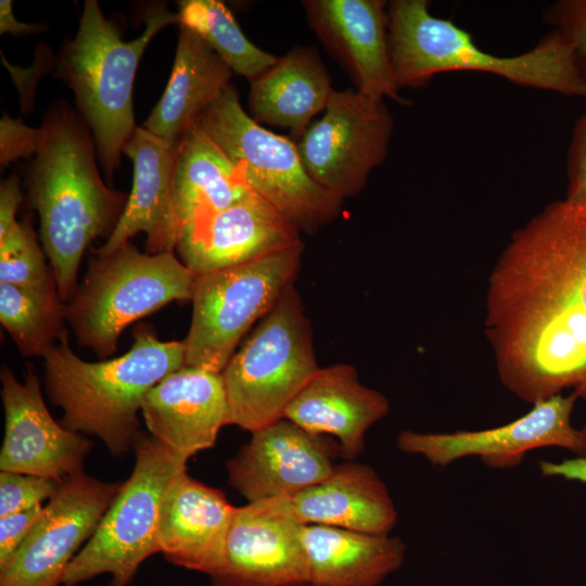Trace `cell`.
Listing matches in <instances>:
<instances>
[{
  "mask_svg": "<svg viewBox=\"0 0 586 586\" xmlns=\"http://www.w3.org/2000/svg\"><path fill=\"white\" fill-rule=\"evenodd\" d=\"M485 332L519 398L585 397L586 205L551 202L513 232L488 279Z\"/></svg>",
  "mask_w": 586,
  "mask_h": 586,
  "instance_id": "6da1fadb",
  "label": "cell"
},
{
  "mask_svg": "<svg viewBox=\"0 0 586 586\" xmlns=\"http://www.w3.org/2000/svg\"><path fill=\"white\" fill-rule=\"evenodd\" d=\"M39 127V149L26 175L27 199L39 215L42 247L66 303L78 286L86 250L97 238H109L127 196L101 178L92 135L76 110L58 102Z\"/></svg>",
  "mask_w": 586,
  "mask_h": 586,
  "instance_id": "7a4b0ae2",
  "label": "cell"
},
{
  "mask_svg": "<svg viewBox=\"0 0 586 586\" xmlns=\"http://www.w3.org/2000/svg\"><path fill=\"white\" fill-rule=\"evenodd\" d=\"M42 358L46 392L63 410L61 424L100 438L113 456L123 457L140 432L144 396L184 367V347L182 342L161 341L150 324H139L130 349L118 357L84 360L65 336Z\"/></svg>",
  "mask_w": 586,
  "mask_h": 586,
  "instance_id": "3957f363",
  "label": "cell"
},
{
  "mask_svg": "<svg viewBox=\"0 0 586 586\" xmlns=\"http://www.w3.org/2000/svg\"><path fill=\"white\" fill-rule=\"evenodd\" d=\"M387 8L390 55L399 89L422 87L440 73L473 71L523 87L586 97L574 49L555 30L524 53L500 56L479 47L451 21L432 15L426 0H393Z\"/></svg>",
  "mask_w": 586,
  "mask_h": 586,
  "instance_id": "277c9868",
  "label": "cell"
},
{
  "mask_svg": "<svg viewBox=\"0 0 586 586\" xmlns=\"http://www.w3.org/2000/svg\"><path fill=\"white\" fill-rule=\"evenodd\" d=\"M141 35L125 41L95 0H86L78 30L56 56V77L74 93L77 112L90 130L104 175L111 179L137 126L132 92L138 64L154 36L179 24L177 13L154 4Z\"/></svg>",
  "mask_w": 586,
  "mask_h": 586,
  "instance_id": "5b68a950",
  "label": "cell"
},
{
  "mask_svg": "<svg viewBox=\"0 0 586 586\" xmlns=\"http://www.w3.org/2000/svg\"><path fill=\"white\" fill-rule=\"evenodd\" d=\"M196 275L174 252L141 253L127 242L89 263L84 282L65 303L66 323L80 346L101 360L123 331L174 301H191Z\"/></svg>",
  "mask_w": 586,
  "mask_h": 586,
  "instance_id": "8992f818",
  "label": "cell"
},
{
  "mask_svg": "<svg viewBox=\"0 0 586 586\" xmlns=\"http://www.w3.org/2000/svg\"><path fill=\"white\" fill-rule=\"evenodd\" d=\"M194 124L237 167L249 189L301 232L316 233L339 216L343 199L308 175L296 143L262 127L243 110L232 84Z\"/></svg>",
  "mask_w": 586,
  "mask_h": 586,
  "instance_id": "52a82bcc",
  "label": "cell"
},
{
  "mask_svg": "<svg viewBox=\"0 0 586 586\" xmlns=\"http://www.w3.org/2000/svg\"><path fill=\"white\" fill-rule=\"evenodd\" d=\"M319 369L310 321L292 284L221 371L229 424L252 433L283 419Z\"/></svg>",
  "mask_w": 586,
  "mask_h": 586,
  "instance_id": "ba28073f",
  "label": "cell"
},
{
  "mask_svg": "<svg viewBox=\"0 0 586 586\" xmlns=\"http://www.w3.org/2000/svg\"><path fill=\"white\" fill-rule=\"evenodd\" d=\"M129 477L101 519L94 534L75 556L62 586H77L102 574L110 586H128L143 561L160 552L157 526L164 494L187 460L152 435L139 432L132 444Z\"/></svg>",
  "mask_w": 586,
  "mask_h": 586,
  "instance_id": "9c48e42d",
  "label": "cell"
},
{
  "mask_svg": "<svg viewBox=\"0 0 586 586\" xmlns=\"http://www.w3.org/2000/svg\"><path fill=\"white\" fill-rule=\"evenodd\" d=\"M304 243L258 259L196 275L184 366L221 372L242 337L294 284Z\"/></svg>",
  "mask_w": 586,
  "mask_h": 586,
  "instance_id": "30bf717a",
  "label": "cell"
},
{
  "mask_svg": "<svg viewBox=\"0 0 586 586\" xmlns=\"http://www.w3.org/2000/svg\"><path fill=\"white\" fill-rule=\"evenodd\" d=\"M393 117L383 100L334 90L320 119L297 143L308 175L341 199L359 194L387 155Z\"/></svg>",
  "mask_w": 586,
  "mask_h": 586,
  "instance_id": "8fae6325",
  "label": "cell"
},
{
  "mask_svg": "<svg viewBox=\"0 0 586 586\" xmlns=\"http://www.w3.org/2000/svg\"><path fill=\"white\" fill-rule=\"evenodd\" d=\"M122 484L85 472L62 480L28 537L0 568V586L62 585L66 569L94 534Z\"/></svg>",
  "mask_w": 586,
  "mask_h": 586,
  "instance_id": "7c38bea8",
  "label": "cell"
},
{
  "mask_svg": "<svg viewBox=\"0 0 586 586\" xmlns=\"http://www.w3.org/2000/svg\"><path fill=\"white\" fill-rule=\"evenodd\" d=\"M577 395H556L538 402L522 417L500 426L450 433H421L410 430L398 434L400 451L420 455L433 466L446 468L464 457H479L494 469L514 468L525 454L542 447H560L577 454L579 429L571 418Z\"/></svg>",
  "mask_w": 586,
  "mask_h": 586,
  "instance_id": "4fadbf2b",
  "label": "cell"
},
{
  "mask_svg": "<svg viewBox=\"0 0 586 586\" xmlns=\"http://www.w3.org/2000/svg\"><path fill=\"white\" fill-rule=\"evenodd\" d=\"M304 523L292 498L277 497L235 509L222 566L213 586H309Z\"/></svg>",
  "mask_w": 586,
  "mask_h": 586,
  "instance_id": "5bb4252c",
  "label": "cell"
},
{
  "mask_svg": "<svg viewBox=\"0 0 586 586\" xmlns=\"http://www.w3.org/2000/svg\"><path fill=\"white\" fill-rule=\"evenodd\" d=\"M4 437L0 470L62 481L84 473L92 443L65 429L49 412L41 382L28 368L21 383L7 366L0 371Z\"/></svg>",
  "mask_w": 586,
  "mask_h": 586,
  "instance_id": "9a60e30c",
  "label": "cell"
},
{
  "mask_svg": "<svg viewBox=\"0 0 586 586\" xmlns=\"http://www.w3.org/2000/svg\"><path fill=\"white\" fill-rule=\"evenodd\" d=\"M340 446L283 418L252 432L228 460L229 484L247 504L277 497L293 498L330 475Z\"/></svg>",
  "mask_w": 586,
  "mask_h": 586,
  "instance_id": "2e32d148",
  "label": "cell"
},
{
  "mask_svg": "<svg viewBox=\"0 0 586 586\" xmlns=\"http://www.w3.org/2000/svg\"><path fill=\"white\" fill-rule=\"evenodd\" d=\"M313 31L349 75L356 90L400 104L388 44L387 7L383 0H305Z\"/></svg>",
  "mask_w": 586,
  "mask_h": 586,
  "instance_id": "e0dca14e",
  "label": "cell"
},
{
  "mask_svg": "<svg viewBox=\"0 0 586 586\" xmlns=\"http://www.w3.org/2000/svg\"><path fill=\"white\" fill-rule=\"evenodd\" d=\"M301 231L253 191L211 217L182 228L176 251L201 275L277 253L301 243Z\"/></svg>",
  "mask_w": 586,
  "mask_h": 586,
  "instance_id": "ac0fdd59",
  "label": "cell"
},
{
  "mask_svg": "<svg viewBox=\"0 0 586 586\" xmlns=\"http://www.w3.org/2000/svg\"><path fill=\"white\" fill-rule=\"evenodd\" d=\"M141 415L149 434L188 461L229 424L221 372L187 366L171 372L146 393Z\"/></svg>",
  "mask_w": 586,
  "mask_h": 586,
  "instance_id": "d6986e66",
  "label": "cell"
},
{
  "mask_svg": "<svg viewBox=\"0 0 586 586\" xmlns=\"http://www.w3.org/2000/svg\"><path fill=\"white\" fill-rule=\"evenodd\" d=\"M178 142L136 128L123 149L133 167L131 191L114 230L95 253H111L139 232L146 234V253L175 251L179 235L174 205Z\"/></svg>",
  "mask_w": 586,
  "mask_h": 586,
  "instance_id": "ffe728a7",
  "label": "cell"
},
{
  "mask_svg": "<svg viewBox=\"0 0 586 586\" xmlns=\"http://www.w3.org/2000/svg\"><path fill=\"white\" fill-rule=\"evenodd\" d=\"M222 491L191 477L187 471L169 483L163 497L157 542L173 564L205 573L220 570L235 513Z\"/></svg>",
  "mask_w": 586,
  "mask_h": 586,
  "instance_id": "44dd1931",
  "label": "cell"
},
{
  "mask_svg": "<svg viewBox=\"0 0 586 586\" xmlns=\"http://www.w3.org/2000/svg\"><path fill=\"white\" fill-rule=\"evenodd\" d=\"M388 399L358 380L354 366L320 368L288 406L284 418L314 434L336 436L345 459L365 447L367 430L384 418Z\"/></svg>",
  "mask_w": 586,
  "mask_h": 586,
  "instance_id": "7402d4cb",
  "label": "cell"
},
{
  "mask_svg": "<svg viewBox=\"0 0 586 586\" xmlns=\"http://www.w3.org/2000/svg\"><path fill=\"white\" fill-rule=\"evenodd\" d=\"M295 514L304 524L388 535L397 511L377 472L369 466L348 462L334 466L328 477L292 498Z\"/></svg>",
  "mask_w": 586,
  "mask_h": 586,
  "instance_id": "603a6c76",
  "label": "cell"
},
{
  "mask_svg": "<svg viewBox=\"0 0 586 586\" xmlns=\"http://www.w3.org/2000/svg\"><path fill=\"white\" fill-rule=\"evenodd\" d=\"M334 89L318 53L291 49L250 80L249 109L258 124L290 129L302 137L315 115L324 111Z\"/></svg>",
  "mask_w": 586,
  "mask_h": 586,
  "instance_id": "cb8c5ba5",
  "label": "cell"
},
{
  "mask_svg": "<svg viewBox=\"0 0 586 586\" xmlns=\"http://www.w3.org/2000/svg\"><path fill=\"white\" fill-rule=\"evenodd\" d=\"M232 71L193 30L179 25L167 86L142 127L177 143L231 84Z\"/></svg>",
  "mask_w": 586,
  "mask_h": 586,
  "instance_id": "d4e9b609",
  "label": "cell"
},
{
  "mask_svg": "<svg viewBox=\"0 0 586 586\" xmlns=\"http://www.w3.org/2000/svg\"><path fill=\"white\" fill-rule=\"evenodd\" d=\"M309 586H378L403 563L405 543L388 535L305 524Z\"/></svg>",
  "mask_w": 586,
  "mask_h": 586,
  "instance_id": "484cf974",
  "label": "cell"
},
{
  "mask_svg": "<svg viewBox=\"0 0 586 586\" xmlns=\"http://www.w3.org/2000/svg\"><path fill=\"white\" fill-rule=\"evenodd\" d=\"M251 192L237 167L194 124L178 142L174 170L179 231L230 207Z\"/></svg>",
  "mask_w": 586,
  "mask_h": 586,
  "instance_id": "4316f807",
  "label": "cell"
},
{
  "mask_svg": "<svg viewBox=\"0 0 586 586\" xmlns=\"http://www.w3.org/2000/svg\"><path fill=\"white\" fill-rule=\"evenodd\" d=\"M0 321L26 357H43L68 336L55 282L38 288L0 283Z\"/></svg>",
  "mask_w": 586,
  "mask_h": 586,
  "instance_id": "83f0119b",
  "label": "cell"
},
{
  "mask_svg": "<svg viewBox=\"0 0 586 586\" xmlns=\"http://www.w3.org/2000/svg\"><path fill=\"white\" fill-rule=\"evenodd\" d=\"M179 24L198 34L229 66L249 81L270 67L278 59L243 34L224 2L182 0L178 2Z\"/></svg>",
  "mask_w": 586,
  "mask_h": 586,
  "instance_id": "f1b7e54d",
  "label": "cell"
},
{
  "mask_svg": "<svg viewBox=\"0 0 586 586\" xmlns=\"http://www.w3.org/2000/svg\"><path fill=\"white\" fill-rule=\"evenodd\" d=\"M28 220L17 221L0 237V283L38 288L55 282Z\"/></svg>",
  "mask_w": 586,
  "mask_h": 586,
  "instance_id": "f546056e",
  "label": "cell"
},
{
  "mask_svg": "<svg viewBox=\"0 0 586 586\" xmlns=\"http://www.w3.org/2000/svg\"><path fill=\"white\" fill-rule=\"evenodd\" d=\"M60 482L43 476L1 471L0 518L42 505L53 496Z\"/></svg>",
  "mask_w": 586,
  "mask_h": 586,
  "instance_id": "4dcf8cb0",
  "label": "cell"
},
{
  "mask_svg": "<svg viewBox=\"0 0 586 586\" xmlns=\"http://www.w3.org/2000/svg\"><path fill=\"white\" fill-rule=\"evenodd\" d=\"M546 22L574 49L586 81V0H558L545 12Z\"/></svg>",
  "mask_w": 586,
  "mask_h": 586,
  "instance_id": "1f68e13d",
  "label": "cell"
},
{
  "mask_svg": "<svg viewBox=\"0 0 586 586\" xmlns=\"http://www.w3.org/2000/svg\"><path fill=\"white\" fill-rule=\"evenodd\" d=\"M40 137V127H29L21 118L14 119L4 113L0 119L1 168L20 158L34 157Z\"/></svg>",
  "mask_w": 586,
  "mask_h": 586,
  "instance_id": "d6a6232c",
  "label": "cell"
},
{
  "mask_svg": "<svg viewBox=\"0 0 586 586\" xmlns=\"http://www.w3.org/2000/svg\"><path fill=\"white\" fill-rule=\"evenodd\" d=\"M568 202L586 205V111L576 120L566 163Z\"/></svg>",
  "mask_w": 586,
  "mask_h": 586,
  "instance_id": "836d02e7",
  "label": "cell"
},
{
  "mask_svg": "<svg viewBox=\"0 0 586 586\" xmlns=\"http://www.w3.org/2000/svg\"><path fill=\"white\" fill-rule=\"evenodd\" d=\"M43 506L0 518V568L4 566L28 537L43 512Z\"/></svg>",
  "mask_w": 586,
  "mask_h": 586,
  "instance_id": "e575fe53",
  "label": "cell"
},
{
  "mask_svg": "<svg viewBox=\"0 0 586 586\" xmlns=\"http://www.w3.org/2000/svg\"><path fill=\"white\" fill-rule=\"evenodd\" d=\"M39 55H37L34 65L30 68L22 69L16 67L18 72L14 71L1 52V60L3 65L11 73L12 79L18 89L21 95V106L23 112H28L33 107L34 94L37 86V81L47 71H50L53 64H56V58H53L51 50L47 47H40L38 49Z\"/></svg>",
  "mask_w": 586,
  "mask_h": 586,
  "instance_id": "d590c367",
  "label": "cell"
},
{
  "mask_svg": "<svg viewBox=\"0 0 586 586\" xmlns=\"http://www.w3.org/2000/svg\"><path fill=\"white\" fill-rule=\"evenodd\" d=\"M23 200L21 182L16 175H11L0 184V237L4 235L16 222L15 214Z\"/></svg>",
  "mask_w": 586,
  "mask_h": 586,
  "instance_id": "8d00e7d4",
  "label": "cell"
},
{
  "mask_svg": "<svg viewBox=\"0 0 586 586\" xmlns=\"http://www.w3.org/2000/svg\"><path fill=\"white\" fill-rule=\"evenodd\" d=\"M539 470L544 476L563 477L586 484V460L579 457L560 462L539 461Z\"/></svg>",
  "mask_w": 586,
  "mask_h": 586,
  "instance_id": "74e56055",
  "label": "cell"
},
{
  "mask_svg": "<svg viewBox=\"0 0 586 586\" xmlns=\"http://www.w3.org/2000/svg\"><path fill=\"white\" fill-rule=\"evenodd\" d=\"M44 29L43 24L20 22L14 16L13 2L11 0L0 1V34L25 36L41 33Z\"/></svg>",
  "mask_w": 586,
  "mask_h": 586,
  "instance_id": "f35d334b",
  "label": "cell"
},
{
  "mask_svg": "<svg viewBox=\"0 0 586 586\" xmlns=\"http://www.w3.org/2000/svg\"><path fill=\"white\" fill-rule=\"evenodd\" d=\"M584 399H586V395ZM579 432H581V446L575 456L586 460V420L584 422V425L579 429Z\"/></svg>",
  "mask_w": 586,
  "mask_h": 586,
  "instance_id": "ab89813d",
  "label": "cell"
}]
</instances>
